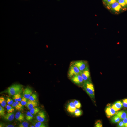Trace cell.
I'll return each instance as SVG.
<instances>
[{"mask_svg":"<svg viewBox=\"0 0 127 127\" xmlns=\"http://www.w3.org/2000/svg\"><path fill=\"white\" fill-rule=\"evenodd\" d=\"M23 86L20 84H13L9 87L7 92L9 95H12L17 93H20L22 91Z\"/></svg>","mask_w":127,"mask_h":127,"instance_id":"cell-1","label":"cell"},{"mask_svg":"<svg viewBox=\"0 0 127 127\" xmlns=\"http://www.w3.org/2000/svg\"><path fill=\"white\" fill-rule=\"evenodd\" d=\"M83 87L87 93L91 98L94 97V89L92 83L90 81L84 82L83 85Z\"/></svg>","mask_w":127,"mask_h":127,"instance_id":"cell-2","label":"cell"},{"mask_svg":"<svg viewBox=\"0 0 127 127\" xmlns=\"http://www.w3.org/2000/svg\"><path fill=\"white\" fill-rule=\"evenodd\" d=\"M81 72L78 67L71 62L68 71V75L70 79L74 76L81 74Z\"/></svg>","mask_w":127,"mask_h":127,"instance_id":"cell-3","label":"cell"},{"mask_svg":"<svg viewBox=\"0 0 127 127\" xmlns=\"http://www.w3.org/2000/svg\"><path fill=\"white\" fill-rule=\"evenodd\" d=\"M72 62L78 67L81 72L88 66L87 62L84 60H78Z\"/></svg>","mask_w":127,"mask_h":127,"instance_id":"cell-4","label":"cell"},{"mask_svg":"<svg viewBox=\"0 0 127 127\" xmlns=\"http://www.w3.org/2000/svg\"><path fill=\"white\" fill-rule=\"evenodd\" d=\"M71 81L75 84L78 85L83 84V80L80 74L75 75L71 78Z\"/></svg>","mask_w":127,"mask_h":127,"instance_id":"cell-5","label":"cell"},{"mask_svg":"<svg viewBox=\"0 0 127 127\" xmlns=\"http://www.w3.org/2000/svg\"><path fill=\"white\" fill-rule=\"evenodd\" d=\"M105 112L107 117L108 118H110L116 114L117 112L113 108L109 105L106 108Z\"/></svg>","mask_w":127,"mask_h":127,"instance_id":"cell-6","label":"cell"},{"mask_svg":"<svg viewBox=\"0 0 127 127\" xmlns=\"http://www.w3.org/2000/svg\"><path fill=\"white\" fill-rule=\"evenodd\" d=\"M80 75L83 78L84 83L88 81H89L90 74L88 66L84 71L81 72Z\"/></svg>","mask_w":127,"mask_h":127,"instance_id":"cell-7","label":"cell"},{"mask_svg":"<svg viewBox=\"0 0 127 127\" xmlns=\"http://www.w3.org/2000/svg\"><path fill=\"white\" fill-rule=\"evenodd\" d=\"M76 109L74 102H71L69 103L67 105V111L71 113H74V112Z\"/></svg>","mask_w":127,"mask_h":127,"instance_id":"cell-8","label":"cell"},{"mask_svg":"<svg viewBox=\"0 0 127 127\" xmlns=\"http://www.w3.org/2000/svg\"><path fill=\"white\" fill-rule=\"evenodd\" d=\"M123 106L122 103L119 101L116 102L111 106V107L116 111L120 110Z\"/></svg>","mask_w":127,"mask_h":127,"instance_id":"cell-9","label":"cell"},{"mask_svg":"<svg viewBox=\"0 0 127 127\" xmlns=\"http://www.w3.org/2000/svg\"><path fill=\"white\" fill-rule=\"evenodd\" d=\"M109 7L113 10L117 12H119L122 8V7L117 1L112 4Z\"/></svg>","mask_w":127,"mask_h":127,"instance_id":"cell-10","label":"cell"},{"mask_svg":"<svg viewBox=\"0 0 127 127\" xmlns=\"http://www.w3.org/2000/svg\"><path fill=\"white\" fill-rule=\"evenodd\" d=\"M37 119L38 121L43 122L46 119V115L44 111L39 112L36 116Z\"/></svg>","mask_w":127,"mask_h":127,"instance_id":"cell-11","label":"cell"},{"mask_svg":"<svg viewBox=\"0 0 127 127\" xmlns=\"http://www.w3.org/2000/svg\"><path fill=\"white\" fill-rule=\"evenodd\" d=\"M37 105V103L36 102L29 100L27 102L25 106L28 109L30 110L36 106Z\"/></svg>","mask_w":127,"mask_h":127,"instance_id":"cell-12","label":"cell"},{"mask_svg":"<svg viewBox=\"0 0 127 127\" xmlns=\"http://www.w3.org/2000/svg\"><path fill=\"white\" fill-rule=\"evenodd\" d=\"M12 106L17 110L22 111L23 110V105L20 102L15 101L12 104Z\"/></svg>","mask_w":127,"mask_h":127,"instance_id":"cell-13","label":"cell"},{"mask_svg":"<svg viewBox=\"0 0 127 127\" xmlns=\"http://www.w3.org/2000/svg\"><path fill=\"white\" fill-rule=\"evenodd\" d=\"M32 94V91L31 89L27 87L24 89L23 93L24 96L27 99H29Z\"/></svg>","mask_w":127,"mask_h":127,"instance_id":"cell-14","label":"cell"},{"mask_svg":"<svg viewBox=\"0 0 127 127\" xmlns=\"http://www.w3.org/2000/svg\"><path fill=\"white\" fill-rule=\"evenodd\" d=\"M15 117L17 120L20 122L23 121L24 120L23 114L20 111H18L16 113Z\"/></svg>","mask_w":127,"mask_h":127,"instance_id":"cell-15","label":"cell"},{"mask_svg":"<svg viewBox=\"0 0 127 127\" xmlns=\"http://www.w3.org/2000/svg\"><path fill=\"white\" fill-rule=\"evenodd\" d=\"M15 117L14 114L12 113H8L5 115L4 117V119L6 120L12 121Z\"/></svg>","mask_w":127,"mask_h":127,"instance_id":"cell-16","label":"cell"},{"mask_svg":"<svg viewBox=\"0 0 127 127\" xmlns=\"http://www.w3.org/2000/svg\"><path fill=\"white\" fill-rule=\"evenodd\" d=\"M121 119L123 120L127 117L126 113L125 111L123 110L117 112L116 114Z\"/></svg>","mask_w":127,"mask_h":127,"instance_id":"cell-17","label":"cell"},{"mask_svg":"<svg viewBox=\"0 0 127 127\" xmlns=\"http://www.w3.org/2000/svg\"><path fill=\"white\" fill-rule=\"evenodd\" d=\"M120 118L118 116L115 114L112 117L111 121L113 123H118L120 121Z\"/></svg>","mask_w":127,"mask_h":127,"instance_id":"cell-18","label":"cell"},{"mask_svg":"<svg viewBox=\"0 0 127 127\" xmlns=\"http://www.w3.org/2000/svg\"><path fill=\"white\" fill-rule=\"evenodd\" d=\"M22 97L20 93H17L13 95V98L15 101L21 102Z\"/></svg>","mask_w":127,"mask_h":127,"instance_id":"cell-19","label":"cell"},{"mask_svg":"<svg viewBox=\"0 0 127 127\" xmlns=\"http://www.w3.org/2000/svg\"><path fill=\"white\" fill-rule=\"evenodd\" d=\"M33 116L30 112L28 111L26 113V118L27 120L30 121L32 120L33 118Z\"/></svg>","mask_w":127,"mask_h":127,"instance_id":"cell-20","label":"cell"},{"mask_svg":"<svg viewBox=\"0 0 127 127\" xmlns=\"http://www.w3.org/2000/svg\"><path fill=\"white\" fill-rule=\"evenodd\" d=\"M6 108L7 110V112L8 113H13L14 111V109L13 107L10 105H8L6 106Z\"/></svg>","mask_w":127,"mask_h":127,"instance_id":"cell-21","label":"cell"},{"mask_svg":"<svg viewBox=\"0 0 127 127\" xmlns=\"http://www.w3.org/2000/svg\"><path fill=\"white\" fill-rule=\"evenodd\" d=\"M40 111L39 109L37 107H34L30 110V112L33 115L36 114Z\"/></svg>","mask_w":127,"mask_h":127,"instance_id":"cell-22","label":"cell"},{"mask_svg":"<svg viewBox=\"0 0 127 127\" xmlns=\"http://www.w3.org/2000/svg\"><path fill=\"white\" fill-rule=\"evenodd\" d=\"M75 115L76 117H79L81 116L82 113V111L78 109H76L74 112Z\"/></svg>","mask_w":127,"mask_h":127,"instance_id":"cell-23","label":"cell"},{"mask_svg":"<svg viewBox=\"0 0 127 127\" xmlns=\"http://www.w3.org/2000/svg\"><path fill=\"white\" fill-rule=\"evenodd\" d=\"M0 103L1 106L3 107H4L6 106V100L3 96H1L0 97Z\"/></svg>","mask_w":127,"mask_h":127,"instance_id":"cell-24","label":"cell"},{"mask_svg":"<svg viewBox=\"0 0 127 127\" xmlns=\"http://www.w3.org/2000/svg\"><path fill=\"white\" fill-rule=\"evenodd\" d=\"M34 127H45L46 126L42 122L38 121L34 125Z\"/></svg>","mask_w":127,"mask_h":127,"instance_id":"cell-25","label":"cell"},{"mask_svg":"<svg viewBox=\"0 0 127 127\" xmlns=\"http://www.w3.org/2000/svg\"><path fill=\"white\" fill-rule=\"evenodd\" d=\"M5 111L3 107L0 105V115L1 117H4L5 115Z\"/></svg>","mask_w":127,"mask_h":127,"instance_id":"cell-26","label":"cell"},{"mask_svg":"<svg viewBox=\"0 0 127 127\" xmlns=\"http://www.w3.org/2000/svg\"><path fill=\"white\" fill-rule=\"evenodd\" d=\"M73 102L76 108L78 109L80 108L81 107V104L79 101L75 100Z\"/></svg>","mask_w":127,"mask_h":127,"instance_id":"cell-27","label":"cell"},{"mask_svg":"<svg viewBox=\"0 0 127 127\" xmlns=\"http://www.w3.org/2000/svg\"><path fill=\"white\" fill-rule=\"evenodd\" d=\"M29 124L26 121H23L22 123L19 124V127H28Z\"/></svg>","mask_w":127,"mask_h":127,"instance_id":"cell-28","label":"cell"},{"mask_svg":"<svg viewBox=\"0 0 127 127\" xmlns=\"http://www.w3.org/2000/svg\"><path fill=\"white\" fill-rule=\"evenodd\" d=\"M121 7H124L127 4L126 3L125 0H116Z\"/></svg>","mask_w":127,"mask_h":127,"instance_id":"cell-29","label":"cell"},{"mask_svg":"<svg viewBox=\"0 0 127 127\" xmlns=\"http://www.w3.org/2000/svg\"><path fill=\"white\" fill-rule=\"evenodd\" d=\"M27 99L24 96H22L21 101V103L23 106L26 105L27 103Z\"/></svg>","mask_w":127,"mask_h":127,"instance_id":"cell-30","label":"cell"},{"mask_svg":"<svg viewBox=\"0 0 127 127\" xmlns=\"http://www.w3.org/2000/svg\"><path fill=\"white\" fill-rule=\"evenodd\" d=\"M37 98V96L35 94H32L29 98V100L32 101H35Z\"/></svg>","mask_w":127,"mask_h":127,"instance_id":"cell-31","label":"cell"},{"mask_svg":"<svg viewBox=\"0 0 127 127\" xmlns=\"http://www.w3.org/2000/svg\"><path fill=\"white\" fill-rule=\"evenodd\" d=\"M95 127H102V125L101 121L99 120H98L97 121H96L95 123Z\"/></svg>","mask_w":127,"mask_h":127,"instance_id":"cell-32","label":"cell"},{"mask_svg":"<svg viewBox=\"0 0 127 127\" xmlns=\"http://www.w3.org/2000/svg\"><path fill=\"white\" fill-rule=\"evenodd\" d=\"M6 102L8 104L10 105H12L14 102L13 100L8 97L6 98Z\"/></svg>","mask_w":127,"mask_h":127,"instance_id":"cell-33","label":"cell"},{"mask_svg":"<svg viewBox=\"0 0 127 127\" xmlns=\"http://www.w3.org/2000/svg\"><path fill=\"white\" fill-rule=\"evenodd\" d=\"M116 1V0H107L106 2L107 5L109 7L112 3Z\"/></svg>","mask_w":127,"mask_h":127,"instance_id":"cell-34","label":"cell"},{"mask_svg":"<svg viewBox=\"0 0 127 127\" xmlns=\"http://www.w3.org/2000/svg\"><path fill=\"white\" fill-rule=\"evenodd\" d=\"M123 106L124 108L127 107V98L123 100L122 101Z\"/></svg>","mask_w":127,"mask_h":127,"instance_id":"cell-35","label":"cell"},{"mask_svg":"<svg viewBox=\"0 0 127 127\" xmlns=\"http://www.w3.org/2000/svg\"><path fill=\"white\" fill-rule=\"evenodd\" d=\"M118 126L120 127H125V126L124 123L122 121H120L118 123Z\"/></svg>","mask_w":127,"mask_h":127,"instance_id":"cell-36","label":"cell"},{"mask_svg":"<svg viewBox=\"0 0 127 127\" xmlns=\"http://www.w3.org/2000/svg\"><path fill=\"white\" fill-rule=\"evenodd\" d=\"M123 121L124 123L125 127H127V117L123 119Z\"/></svg>","mask_w":127,"mask_h":127,"instance_id":"cell-37","label":"cell"},{"mask_svg":"<svg viewBox=\"0 0 127 127\" xmlns=\"http://www.w3.org/2000/svg\"><path fill=\"white\" fill-rule=\"evenodd\" d=\"M6 127H14V126L12 125H9L6 126Z\"/></svg>","mask_w":127,"mask_h":127,"instance_id":"cell-38","label":"cell"},{"mask_svg":"<svg viewBox=\"0 0 127 127\" xmlns=\"http://www.w3.org/2000/svg\"><path fill=\"white\" fill-rule=\"evenodd\" d=\"M126 3V4L127 5V0H125Z\"/></svg>","mask_w":127,"mask_h":127,"instance_id":"cell-39","label":"cell"},{"mask_svg":"<svg viewBox=\"0 0 127 127\" xmlns=\"http://www.w3.org/2000/svg\"><path fill=\"white\" fill-rule=\"evenodd\" d=\"M104 2H106L107 0H103Z\"/></svg>","mask_w":127,"mask_h":127,"instance_id":"cell-40","label":"cell"},{"mask_svg":"<svg viewBox=\"0 0 127 127\" xmlns=\"http://www.w3.org/2000/svg\"><path fill=\"white\" fill-rule=\"evenodd\" d=\"M30 127H34V126L33 125L31 126Z\"/></svg>","mask_w":127,"mask_h":127,"instance_id":"cell-41","label":"cell"},{"mask_svg":"<svg viewBox=\"0 0 127 127\" xmlns=\"http://www.w3.org/2000/svg\"><path fill=\"white\" fill-rule=\"evenodd\" d=\"M126 114H127V111L126 112Z\"/></svg>","mask_w":127,"mask_h":127,"instance_id":"cell-42","label":"cell"}]
</instances>
